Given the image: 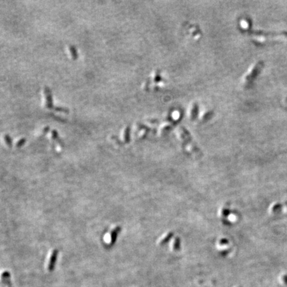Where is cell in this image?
<instances>
[{"label":"cell","instance_id":"cell-7","mask_svg":"<svg viewBox=\"0 0 287 287\" xmlns=\"http://www.w3.org/2000/svg\"><path fill=\"white\" fill-rule=\"evenodd\" d=\"M25 142H26V139H25V138H22L21 140H19L17 142V144H16V146H17V148L22 147V146L24 144Z\"/></svg>","mask_w":287,"mask_h":287},{"label":"cell","instance_id":"cell-9","mask_svg":"<svg viewBox=\"0 0 287 287\" xmlns=\"http://www.w3.org/2000/svg\"><path fill=\"white\" fill-rule=\"evenodd\" d=\"M49 130V126H46L45 129H43V132L45 134V133H47Z\"/></svg>","mask_w":287,"mask_h":287},{"label":"cell","instance_id":"cell-5","mask_svg":"<svg viewBox=\"0 0 287 287\" xmlns=\"http://www.w3.org/2000/svg\"><path fill=\"white\" fill-rule=\"evenodd\" d=\"M4 140H5V141L6 142L7 144L9 147H12V140L11 137H10L8 134L4 136Z\"/></svg>","mask_w":287,"mask_h":287},{"label":"cell","instance_id":"cell-3","mask_svg":"<svg viewBox=\"0 0 287 287\" xmlns=\"http://www.w3.org/2000/svg\"><path fill=\"white\" fill-rule=\"evenodd\" d=\"M69 50L71 51V55H72V57H73V59H77L78 58V53H77V51H76L75 47H74V46H73V45L69 46Z\"/></svg>","mask_w":287,"mask_h":287},{"label":"cell","instance_id":"cell-2","mask_svg":"<svg viewBox=\"0 0 287 287\" xmlns=\"http://www.w3.org/2000/svg\"><path fill=\"white\" fill-rule=\"evenodd\" d=\"M57 254H58V251L57 249H55L53 251L52 254H51L49 263L48 265V270L50 271V272L53 271L55 269V265L56 261H57Z\"/></svg>","mask_w":287,"mask_h":287},{"label":"cell","instance_id":"cell-6","mask_svg":"<svg viewBox=\"0 0 287 287\" xmlns=\"http://www.w3.org/2000/svg\"><path fill=\"white\" fill-rule=\"evenodd\" d=\"M52 136H53V138H54L55 140H57L58 142H59V141L61 142V140H60V139H59V134H58V132H57V131L56 130H52Z\"/></svg>","mask_w":287,"mask_h":287},{"label":"cell","instance_id":"cell-1","mask_svg":"<svg viewBox=\"0 0 287 287\" xmlns=\"http://www.w3.org/2000/svg\"><path fill=\"white\" fill-rule=\"evenodd\" d=\"M45 98H46V106L49 109H54V106L53 103V97L52 94H51V91L49 87L46 86L44 89Z\"/></svg>","mask_w":287,"mask_h":287},{"label":"cell","instance_id":"cell-8","mask_svg":"<svg viewBox=\"0 0 287 287\" xmlns=\"http://www.w3.org/2000/svg\"><path fill=\"white\" fill-rule=\"evenodd\" d=\"M9 276H10V274L8 272H4L2 275V279L6 280L7 278H9Z\"/></svg>","mask_w":287,"mask_h":287},{"label":"cell","instance_id":"cell-4","mask_svg":"<svg viewBox=\"0 0 287 287\" xmlns=\"http://www.w3.org/2000/svg\"><path fill=\"white\" fill-rule=\"evenodd\" d=\"M54 109L59 112H66V113H69V110L68 109H66V108H65V107H62V106H55Z\"/></svg>","mask_w":287,"mask_h":287},{"label":"cell","instance_id":"cell-10","mask_svg":"<svg viewBox=\"0 0 287 287\" xmlns=\"http://www.w3.org/2000/svg\"><path fill=\"white\" fill-rule=\"evenodd\" d=\"M283 280L285 282V283L287 285V275H284L283 276Z\"/></svg>","mask_w":287,"mask_h":287}]
</instances>
